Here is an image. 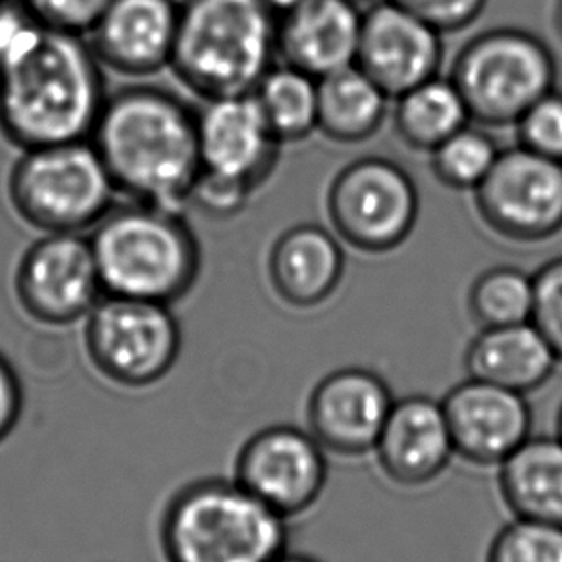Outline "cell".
<instances>
[{
  "mask_svg": "<svg viewBox=\"0 0 562 562\" xmlns=\"http://www.w3.org/2000/svg\"><path fill=\"white\" fill-rule=\"evenodd\" d=\"M91 143L117 195L186 212L201 176L196 110L168 89L132 86L109 94Z\"/></svg>",
  "mask_w": 562,
  "mask_h": 562,
  "instance_id": "1",
  "label": "cell"
},
{
  "mask_svg": "<svg viewBox=\"0 0 562 562\" xmlns=\"http://www.w3.org/2000/svg\"><path fill=\"white\" fill-rule=\"evenodd\" d=\"M106 97L87 37L43 30L0 70V133L20 150L89 139Z\"/></svg>",
  "mask_w": 562,
  "mask_h": 562,
  "instance_id": "2",
  "label": "cell"
},
{
  "mask_svg": "<svg viewBox=\"0 0 562 562\" xmlns=\"http://www.w3.org/2000/svg\"><path fill=\"white\" fill-rule=\"evenodd\" d=\"M89 239L104 295L172 306L199 280L201 247L183 212L116 203Z\"/></svg>",
  "mask_w": 562,
  "mask_h": 562,
  "instance_id": "3",
  "label": "cell"
},
{
  "mask_svg": "<svg viewBox=\"0 0 562 562\" xmlns=\"http://www.w3.org/2000/svg\"><path fill=\"white\" fill-rule=\"evenodd\" d=\"M278 60V16L265 0H181L172 68L203 101L252 93Z\"/></svg>",
  "mask_w": 562,
  "mask_h": 562,
  "instance_id": "4",
  "label": "cell"
},
{
  "mask_svg": "<svg viewBox=\"0 0 562 562\" xmlns=\"http://www.w3.org/2000/svg\"><path fill=\"white\" fill-rule=\"evenodd\" d=\"M158 541L165 562H273L288 551V518L234 477H203L166 503Z\"/></svg>",
  "mask_w": 562,
  "mask_h": 562,
  "instance_id": "5",
  "label": "cell"
},
{
  "mask_svg": "<svg viewBox=\"0 0 562 562\" xmlns=\"http://www.w3.org/2000/svg\"><path fill=\"white\" fill-rule=\"evenodd\" d=\"M116 199L91 139L22 150L10 170V206L40 234H87Z\"/></svg>",
  "mask_w": 562,
  "mask_h": 562,
  "instance_id": "6",
  "label": "cell"
},
{
  "mask_svg": "<svg viewBox=\"0 0 562 562\" xmlns=\"http://www.w3.org/2000/svg\"><path fill=\"white\" fill-rule=\"evenodd\" d=\"M449 78L470 120L490 127L515 125L531 104L553 91V50L536 33L495 27L477 33L454 56Z\"/></svg>",
  "mask_w": 562,
  "mask_h": 562,
  "instance_id": "7",
  "label": "cell"
},
{
  "mask_svg": "<svg viewBox=\"0 0 562 562\" xmlns=\"http://www.w3.org/2000/svg\"><path fill=\"white\" fill-rule=\"evenodd\" d=\"M83 345L104 380L147 390L172 372L183 337L170 306L104 295L83 321Z\"/></svg>",
  "mask_w": 562,
  "mask_h": 562,
  "instance_id": "8",
  "label": "cell"
},
{
  "mask_svg": "<svg viewBox=\"0 0 562 562\" xmlns=\"http://www.w3.org/2000/svg\"><path fill=\"white\" fill-rule=\"evenodd\" d=\"M326 209L339 241L360 252L385 255L413 235L420 195L403 166L390 158L362 157L336 173Z\"/></svg>",
  "mask_w": 562,
  "mask_h": 562,
  "instance_id": "9",
  "label": "cell"
},
{
  "mask_svg": "<svg viewBox=\"0 0 562 562\" xmlns=\"http://www.w3.org/2000/svg\"><path fill=\"white\" fill-rule=\"evenodd\" d=\"M14 297L22 313L43 326L86 321L104 297L89 235L41 234L18 260Z\"/></svg>",
  "mask_w": 562,
  "mask_h": 562,
  "instance_id": "10",
  "label": "cell"
},
{
  "mask_svg": "<svg viewBox=\"0 0 562 562\" xmlns=\"http://www.w3.org/2000/svg\"><path fill=\"white\" fill-rule=\"evenodd\" d=\"M477 216L513 243H543L562 232V162L516 145L501 150L474 189Z\"/></svg>",
  "mask_w": 562,
  "mask_h": 562,
  "instance_id": "11",
  "label": "cell"
},
{
  "mask_svg": "<svg viewBox=\"0 0 562 562\" xmlns=\"http://www.w3.org/2000/svg\"><path fill=\"white\" fill-rule=\"evenodd\" d=\"M328 451L313 434L290 424L255 431L239 447L234 480L283 518L303 515L328 485Z\"/></svg>",
  "mask_w": 562,
  "mask_h": 562,
  "instance_id": "12",
  "label": "cell"
},
{
  "mask_svg": "<svg viewBox=\"0 0 562 562\" xmlns=\"http://www.w3.org/2000/svg\"><path fill=\"white\" fill-rule=\"evenodd\" d=\"M443 35L391 0L362 12L355 64L390 99L439 76Z\"/></svg>",
  "mask_w": 562,
  "mask_h": 562,
  "instance_id": "13",
  "label": "cell"
},
{
  "mask_svg": "<svg viewBox=\"0 0 562 562\" xmlns=\"http://www.w3.org/2000/svg\"><path fill=\"white\" fill-rule=\"evenodd\" d=\"M196 110L201 170L255 193L272 176L280 140L266 124L252 93L203 101Z\"/></svg>",
  "mask_w": 562,
  "mask_h": 562,
  "instance_id": "14",
  "label": "cell"
},
{
  "mask_svg": "<svg viewBox=\"0 0 562 562\" xmlns=\"http://www.w3.org/2000/svg\"><path fill=\"white\" fill-rule=\"evenodd\" d=\"M393 403L382 375L367 368H341L314 385L306 403V430L328 453H374Z\"/></svg>",
  "mask_w": 562,
  "mask_h": 562,
  "instance_id": "15",
  "label": "cell"
},
{
  "mask_svg": "<svg viewBox=\"0 0 562 562\" xmlns=\"http://www.w3.org/2000/svg\"><path fill=\"white\" fill-rule=\"evenodd\" d=\"M454 457L476 467H499L531 436L526 395L469 378L441 398Z\"/></svg>",
  "mask_w": 562,
  "mask_h": 562,
  "instance_id": "16",
  "label": "cell"
},
{
  "mask_svg": "<svg viewBox=\"0 0 562 562\" xmlns=\"http://www.w3.org/2000/svg\"><path fill=\"white\" fill-rule=\"evenodd\" d=\"M180 0H112L87 35L104 70L147 78L170 68Z\"/></svg>",
  "mask_w": 562,
  "mask_h": 562,
  "instance_id": "17",
  "label": "cell"
},
{
  "mask_svg": "<svg viewBox=\"0 0 562 562\" xmlns=\"http://www.w3.org/2000/svg\"><path fill=\"white\" fill-rule=\"evenodd\" d=\"M374 453L393 484L422 487L438 480L454 457L441 401L428 395L395 398Z\"/></svg>",
  "mask_w": 562,
  "mask_h": 562,
  "instance_id": "18",
  "label": "cell"
},
{
  "mask_svg": "<svg viewBox=\"0 0 562 562\" xmlns=\"http://www.w3.org/2000/svg\"><path fill=\"white\" fill-rule=\"evenodd\" d=\"M362 10L355 0H305L278 18V60L313 78L355 64Z\"/></svg>",
  "mask_w": 562,
  "mask_h": 562,
  "instance_id": "19",
  "label": "cell"
},
{
  "mask_svg": "<svg viewBox=\"0 0 562 562\" xmlns=\"http://www.w3.org/2000/svg\"><path fill=\"white\" fill-rule=\"evenodd\" d=\"M345 273L339 237L318 224H299L273 241L268 255V280L276 297L308 311L334 297Z\"/></svg>",
  "mask_w": 562,
  "mask_h": 562,
  "instance_id": "20",
  "label": "cell"
},
{
  "mask_svg": "<svg viewBox=\"0 0 562 562\" xmlns=\"http://www.w3.org/2000/svg\"><path fill=\"white\" fill-rule=\"evenodd\" d=\"M559 359L531 322L480 329L464 352L469 378L528 395L543 387Z\"/></svg>",
  "mask_w": 562,
  "mask_h": 562,
  "instance_id": "21",
  "label": "cell"
},
{
  "mask_svg": "<svg viewBox=\"0 0 562 562\" xmlns=\"http://www.w3.org/2000/svg\"><path fill=\"white\" fill-rule=\"evenodd\" d=\"M499 492L515 518L562 526V439L530 436L499 464Z\"/></svg>",
  "mask_w": 562,
  "mask_h": 562,
  "instance_id": "22",
  "label": "cell"
},
{
  "mask_svg": "<svg viewBox=\"0 0 562 562\" xmlns=\"http://www.w3.org/2000/svg\"><path fill=\"white\" fill-rule=\"evenodd\" d=\"M390 97L357 64L318 79V124L326 139L359 145L382 130Z\"/></svg>",
  "mask_w": 562,
  "mask_h": 562,
  "instance_id": "23",
  "label": "cell"
},
{
  "mask_svg": "<svg viewBox=\"0 0 562 562\" xmlns=\"http://www.w3.org/2000/svg\"><path fill=\"white\" fill-rule=\"evenodd\" d=\"M395 101L393 125L398 139L420 153H431L470 122L469 109L451 78L436 76Z\"/></svg>",
  "mask_w": 562,
  "mask_h": 562,
  "instance_id": "24",
  "label": "cell"
},
{
  "mask_svg": "<svg viewBox=\"0 0 562 562\" xmlns=\"http://www.w3.org/2000/svg\"><path fill=\"white\" fill-rule=\"evenodd\" d=\"M252 97L281 145L308 139L316 132L318 79L305 71L276 63L252 89Z\"/></svg>",
  "mask_w": 562,
  "mask_h": 562,
  "instance_id": "25",
  "label": "cell"
},
{
  "mask_svg": "<svg viewBox=\"0 0 562 562\" xmlns=\"http://www.w3.org/2000/svg\"><path fill=\"white\" fill-rule=\"evenodd\" d=\"M533 276L516 266H493L472 281L470 318L480 329L516 326L531 321Z\"/></svg>",
  "mask_w": 562,
  "mask_h": 562,
  "instance_id": "26",
  "label": "cell"
},
{
  "mask_svg": "<svg viewBox=\"0 0 562 562\" xmlns=\"http://www.w3.org/2000/svg\"><path fill=\"white\" fill-rule=\"evenodd\" d=\"M501 150L490 133L464 125L430 153L431 172L457 191H474L492 172Z\"/></svg>",
  "mask_w": 562,
  "mask_h": 562,
  "instance_id": "27",
  "label": "cell"
},
{
  "mask_svg": "<svg viewBox=\"0 0 562 562\" xmlns=\"http://www.w3.org/2000/svg\"><path fill=\"white\" fill-rule=\"evenodd\" d=\"M485 562H562V526L515 518L492 539Z\"/></svg>",
  "mask_w": 562,
  "mask_h": 562,
  "instance_id": "28",
  "label": "cell"
},
{
  "mask_svg": "<svg viewBox=\"0 0 562 562\" xmlns=\"http://www.w3.org/2000/svg\"><path fill=\"white\" fill-rule=\"evenodd\" d=\"M515 125L520 147L562 162V93L557 89L531 104Z\"/></svg>",
  "mask_w": 562,
  "mask_h": 562,
  "instance_id": "29",
  "label": "cell"
},
{
  "mask_svg": "<svg viewBox=\"0 0 562 562\" xmlns=\"http://www.w3.org/2000/svg\"><path fill=\"white\" fill-rule=\"evenodd\" d=\"M530 322L562 362V257L551 258L533 273Z\"/></svg>",
  "mask_w": 562,
  "mask_h": 562,
  "instance_id": "30",
  "label": "cell"
},
{
  "mask_svg": "<svg viewBox=\"0 0 562 562\" xmlns=\"http://www.w3.org/2000/svg\"><path fill=\"white\" fill-rule=\"evenodd\" d=\"M112 0H20L33 20L50 32L87 37Z\"/></svg>",
  "mask_w": 562,
  "mask_h": 562,
  "instance_id": "31",
  "label": "cell"
},
{
  "mask_svg": "<svg viewBox=\"0 0 562 562\" xmlns=\"http://www.w3.org/2000/svg\"><path fill=\"white\" fill-rule=\"evenodd\" d=\"M441 35L467 30L482 16L487 0H391Z\"/></svg>",
  "mask_w": 562,
  "mask_h": 562,
  "instance_id": "32",
  "label": "cell"
},
{
  "mask_svg": "<svg viewBox=\"0 0 562 562\" xmlns=\"http://www.w3.org/2000/svg\"><path fill=\"white\" fill-rule=\"evenodd\" d=\"M250 195L252 193L249 189L243 188L239 183L201 170L189 204H195L206 216L229 218L245 209Z\"/></svg>",
  "mask_w": 562,
  "mask_h": 562,
  "instance_id": "33",
  "label": "cell"
},
{
  "mask_svg": "<svg viewBox=\"0 0 562 562\" xmlns=\"http://www.w3.org/2000/svg\"><path fill=\"white\" fill-rule=\"evenodd\" d=\"M43 30L20 0L0 4V70L33 45Z\"/></svg>",
  "mask_w": 562,
  "mask_h": 562,
  "instance_id": "34",
  "label": "cell"
},
{
  "mask_svg": "<svg viewBox=\"0 0 562 562\" xmlns=\"http://www.w3.org/2000/svg\"><path fill=\"white\" fill-rule=\"evenodd\" d=\"M25 408V390L16 367L0 352V443L14 434Z\"/></svg>",
  "mask_w": 562,
  "mask_h": 562,
  "instance_id": "35",
  "label": "cell"
},
{
  "mask_svg": "<svg viewBox=\"0 0 562 562\" xmlns=\"http://www.w3.org/2000/svg\"><path fill=\"white\" fill-rule=\"evenodd\" d=\"M268 9L272 10L276 16L280 18L288 14L290 10L297 9L299 4H303L305 0H265Z\"/></svg>",
  "mask_w": 562,
  "mask_h": 562,
  "instance_id": "36",
  "label": "cell"
},
{
  "mask_svg": "<svg viewBox=\"0 0 562 562\" xmlns=\"http://www.w3.org/2000/svg\"><path fill=\"white\" fill-rule=\"evenodd\" d=\"M273 562H322L318 559H314L311 554L303 553H290V551H285V553L278 557Z\"/></svg>",
  "mask_w": 562,
  "mask_h": 562,
  "instance_id": "37",
  "label": "cell"
},
{
  "mask_svg": "<svg viewBox=\"0 0 562 562\" xmlns=\"http://www.w3.org/2000/svg\"><path fill=\"white\" fill-rule=\"evenodd\" d=\"M554 25L562 37V0H557V7H554Z\"/></svg>",
  "mask_w": 562,
  "mask_h": 562,
  "instance_id": "38",
  "label": "cell"
},
{
  "mask_svg": "<svg viewBox=\"0 0 562 562\" xmlns=\"http://www.w3.org/2000/svg\"><path fill=\"white\" fill-rule=\"evenodd\" d=\"M557 436L562 439V405L559 408V416H557Z\"/></svg>",
  "mask_w": 562,
  "mask_h": 562,
  "instance_id": "39",
  "label": "cell"
},
{
  "mask_svg": "<svg viewBox=\"0 0 562 562\" xmlns=\"http://www.w3.org/2000/svg\"><path fill=\"white\" fill-rule=\"evenodd\" d=\"M359 7H374L378 2H383V0H355Z\"/></svg>",
  "mask_w": 562,
  "mask_h": 562,
  "instance_id": "40",
  "label": "cell"
},
{
  "mask_svg": "<svg viewBox=\"0 0 562 562\" xmlns=\"http://www.w3.org/2000/svg\"><path fill=\"white\" fill-rule=\"evenodd\" d=\"M4 2H10V0H0V4H4Z\"/></svg>",
  "mask_w": 562,
  "mask_h": 562,
  "instance_id": "41",
  "label": "cell"
}]
</instances>
